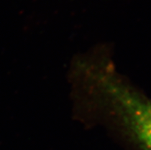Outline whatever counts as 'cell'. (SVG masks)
<instances>
[{"label": "cell", "instance_id": "cell-1", "mask_svg": "<svg viewBox=\"0 0 151 150\" xmlns=\"http://www.w3.org/2000/svg\"><path fill=\"white\" fill-rule=\"evenodd\" d=\"M121 116L143 150H151V100L125 88H115Z\"/></svg>", "mask_w": 151, "mask_h": 150}]
</instances>
